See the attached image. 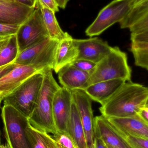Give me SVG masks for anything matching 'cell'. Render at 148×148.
I'll return each mask as SVG.
<instances>
[{"label": "cell", "mask_w": 148, "mask_h": 148, "mask_svg": "<svg viewBox=\"0 0 148 148\" xmlns=\"http://www.w3.org/2000/svg\"><path fill=\"white\" fill-rule=\"evenodd\" d=\"M147 87L126 82L105 103L100 110L106 118H123L137 116L140 110L148 104Z\"/></svg>", "instance_id": "6da1fadb"}, {"label": "cell", "mask_w": 148, "mask_h": 148, "mask_svg": "<svg viewBox=\"0 0 148 148\" xmlns=\"http://www.w3.org/2000/svg\"><path fill=\"white\" fill-rule=\"evenodd\" d=\"M43 80L36 106L28 118L30 126L36 129L55 134L57 133L53 114V101L61 88L53 76L52 69L43 71Z\"/></svg>", "instance_id": "7a4b0ae2"}, {"label": "cell", "mask_w": 148, "mask_h": 148, "mask_svg": "<svg viewBox=\"0 0 148 148\" xmlns=\"http://www.w3.org/2000/svg\"><path fill=\"white\" fill-rule=\"evenodd\" d=\"M131 75L132 70L129 66L126 53L118 47H114L108 54L97 63L87 87L98 82L117 78L128 82L131 81Z\"/></svg>", "instance_id": "3957f363"}, {"label": "cell", "mask_w": 148, "mask_h": 148, "mask_svg": "<svg viewBox=\"0 0 148 148\" xmlns=\"http://www.w3.org/2000/svg\"><path fill=\"white\" fill-rule=\"evenodd\" d=\"M43 80V72L34 74L3 98V104L12 106L28 118L36 106Z\"/></svg>", "instance_id": "277c9868"}, {"label": "cell", "mask_w": 148, "mask_h": 148, "mask_svg": "<svg viewBox=\"0 0 148 148\" xmlns=\"http://www.w3.org/2000/svg\"><path fill=\"white\" fill-rule=\"evenodd\" d=\"M4 136L10 148H34L26 132L28 117L12 106L3 104L1 114Z\"/></svg>", "instance_id": "5b68a950"}, {"label": "cell", "mask_w": 148, "mask_h": 148, "mask_svg": "<svg viewBox=\"0 0 148 148\" xmlns=\"http://www.w3.org/2000/svg\"><path fill=\"white\" fill-rule=\"evenodd\" d=\"M59 42L48 37L19 53L14 63L30 66L39 72L54 70Z\"/></svg>", "instance_id": "8992f818"}, {"label": "cell", "mask_w": 148, "mask_h": 148, "mask_svg": "<svg viewBox=\"0 0 148 148\" xmlns=\"http://www.w3.org/2000/svg\"><path fill=\"white\" fill-rule=\"evenodd\" d=\"M134 0H114L99 12L94 22L87 29L85 33L92 37L102 34L116 23L124 19L131 9Z\"/></svg>", "instance_id": "52a82bcc"}, {"label": "cell", "mask_w": 148, "mask_h": 148, "mask_svg": "<svg viewBox=\"0 0 148 148\" xmlns=\"http://www.w3.org/2000/svg\"><path fill=\"white\" fill-rule=\"evenodd\" d=\"M16 36L19 53L49 37L39 7L36 6L32 14L21 24Z\"/></svg>", "instance_id": "ba28073f"}, {"label": "cell", "mask_w": 148, "mask_h": 148, "mask_svg": "<svg viewBox=\"0 0 148 148\" xmlns=\"http://www.w3.org/2000/svg\"><path fill=\"white\" fill-rule=\"evenodd\" d=\"M73 101L75 103L82 123L87 148H94V117L92 100L81 89L72 90Z\"/></svg>", "instance_id": "9c48e42d"}, {"label": "cell", "mask_w": 148, "mask_h": 148, "mask_svg": "<svg viewBox=\"0 0 148 148\" xmlns=\"http://www.w3.org/2000/svg\"><path fill=\"white\" fill-rule=\"evenodd\" d=\"M72 90L61 87L53 101V114L57 133H68L67 125L73 102Z\"/></svg>", "instance_id": "30bf717a"}, {"label": "cell", "mask_w": 148, "mask_h": 148, "mask_svg": "<svg viewBox=\"0 0 148 148\" xmlns=\"http://www.w3.org/2000/svg\"><path fill=\"white\" fill-rule=\"evenodd\" d=\"M78 51L77 60H86L98 63L112 49L107 41L98 37L87 39H73Z\"/></svg>", "instance_id": "8fae6325"}, {"label": "cell", "mask_w": 148, "mask_h": 148, "mask_svg": "<svg viewBox=\"0 0 148 148\" xmlns=\"http://www.w3.org/2000/svg\"><path fill=\"white\" fill-rule=\"evenodd\" d=\"M95 137L101 139L107 146L119 148H132L103 115L94 118Z\"/></svg>", "instance_id": "7c38bea8"}, {"label": "cell", "mask_w": 148, "mask_h": 148, "mask_svg": "<svg viewBox=\"0 0 148 148\" xmlns=\"http://www.w3.org/2000/svg\"><path fill=\"white\" fill-rule=\"evenodd\" d=\"M38 72L30 66L17 64L11 71L0 78V94L4 98L26 79Z\"/></svg>", "instance_id": "4fadbf2b"}, {"label": "cell", "mask_w": 148, "mask_h": 148, "mask_svg": "<svg viewBox=\"0 0 148 148\" xmlns=\"http://www.w3.org/2000/svg\"><path fill=\"white\" fill-rule=\"evenodd\" d=\"M126 81L121 78L98 82L82 89L92 101L101 105L112 97Z\"/></svg>", "instance_id": "5bb4252c"}, {"label": "cell", "mask_w": 148, "mask_h": 148, "mask_svg": "<svg viewBox=\"0 0 148 148\" xmlns=\"http://www.w3.org/2000/svg\"><path fill=\"white\" fill-rule=\"evenodd\" d=\"M35 8H29L16 1L0 0V22L21 25Z\"/></svg>", "instance_id": "9a60e30c"}, {"label": "cell", "mask_w": 148, "mask_h": 148, "mask_svg": "<svg viewBox=\"0 0 148 148\" xmlns=\"http://www.w3.org/2000/svg\"><path fill=\"white\" fill-rule=\"evenodd\" d=\"M57 74L62 87L71 90L86 88L91 75L90 73L80 70L71 64L61 69Z\"/></svg>", "instance_id": "2e32d148"}, {"label": "cell", "mask_w": 148, "mask_h": 148, "mask_svg": "<svg viewBox=\"0 0 148 148\" xmlns=\"http://www.w3.org/2000/svg\"><path fill=\"white\" fill-rule=\"evenodd\" d=\"M78 57L77 48L73 42V38L66 32L65 37L59 42L56 53L54 70L57 73L67 65H70Z\"/></svg>", "instance_id": "e0dca14e"}, {"label": "cell", "mask_w": 148, "mask_h": 148, "mask_svg": "<svg viewBox=\"0 0 148 148\" xmlns=\"http://www.w3.org/2000/svg\"><path fill=\"white\" fill-rule=\"evenodd\" d=\"M117 129L131 135L148 139V123L137 115L123 118H106Z\"/></svg>", "instance_id": "ac0fdd59"}, {"label": "cell", "mask_w": 148, "mask_h": 148, "mask_svg": "<svg viewBox=\"0 0 148 148\" xmlns=\"http://www.w3.org/2000/svg\"><path fill=\"white\" fill-rule=\"evenodd\" d=\"M131 51L137 66L148 69V30L131 34Z\"/></svg>", "instance_id": "d6986e66"}, {"label": "cell", "mask_w": 148, "mask_h": 148, "mask_svg": "<svg viewBox=\"0 0 148 148\" xmlns=\"http://www.w3.org/2000/svg\"><path fill=\"white\" fill-rule=\"evenodd\" d=\"M67 132L77 148H87L81 117L74 101L68 123Z\"/></svg>", "instance_id": "ffe728a7"}, {"label": "cell", "mask_w": 148, "mask_h": 148, "mask_svg": "<svg viewBox=\"0 0 148 148\" xmlns=\"http://www.w3.org/2000/svg\"><path fill=\"white\" fill-rule=\"evenodd\" d=\"M36 6L40 8L43 23L47 31L50 38L60 41L65 36L66 32H63L56 20L55 13L47 8L41 7L36 3Z\"/></svg>", "instance_id": "44dd1931"}, {"label": "cell", "mask_w": 148, "mask_h": 148, "mask_svg": "<svg viewBox=\"0 0 148 148\" xmlns=\"http://www.w3.org/2000/svg\"><path fill=\"white\" fill-rule=\"evenodd\" d=\"M26 132L34 148H58L54 139L46 132L36 129L30 124Z\"/></svg>", "instance_id": "7402d4cb"}, {"label": "cell", "mask_w": 148, "mask_h": 148, "mask_svg": "<svg viewBox=\"0 0 148 148\" xmlns=\"http://www.w3.org/2000/svg\"><path fill=\"white\" fill-rule=\"evenodd\" d=\"M148 15V0L134 3L126 17L119 23L121 28H129L132 25Z\"/></svg>", "instance_id": "603a6c76"}, {"label": "cell", "mask_w": 148, "mask_h": 148, "mask_svg": "<svg viewBox=\"0 0 148 148\" xmlns=\"http://www.w3.org/2000/svg\"><path fill=\"white\" fill-rule=\"evenodd\" d=\"M19 53L16 36L14 35L0 52V67L14 63Z\"/></svg>", "instance_id": "cb8c5ba5"}, {"label": "cell", "mask_w": 148, "mask_h": 148, "mask_svg": "<svg viewBox=\"0 0 148 148\" xmlns=\"http://www.w3.org/2000/svg\"><path fill=\"white\" fill-rule=\"evenodd\" d=\"M114 128L132 148H148V139L131 135Z\"/></svg>", "instance_id": "d4e9b609"}, {"label": "cell", "mask_w": 148, "mask_h": 148, "mask_svg": "<svg viewBox=\"0 0 148 148\" xmlns=\"http://www.w3.org/2000/svg\"><path fill=\"white\" fill-rule=\"evenodd\" d=\"M58 144L65 148H77L68 133H56L52 136Z\"/></svg>", "instance_id": "484cf974"}, {"label": "cell", "mask_w": 148, "mask_h": 148, "mask_svg": "<svg viewBox=\"0 0 148 148\" xmlns=\"http://www.w3.org/2000/svg\"><path fill=\"white\" fill-rule=\"evenodd\" d=\"M71 65L80 70L91 74L96 67L97 63L87 60L81 59L76 60Z\"/></svg>", "instance_id": "4316f807"}, {"label": "cell", "mask_w": 148, "mask_h": 148, "mask_svg": "<svg viewBox=\"0 0 148 148\" xmlns=\"http://www.w3.org/2000/svg\"><path fill=\"white\" fill-rule=\"evenodd\" d=\"M21 25L0 22V36L4 37L16 34Z\"/></svg>", "instance_id": "83f0119b"}, {"label": "cell", "mask_w": 148, "mask_h": 148, "mask_svg": "<svg viewBox=\"0 0 148 148\" xmlns=\"http://www.w3.org/2000/svg\"><path fill=\"white\" fill-rule=\"evenodd\" d=\"M131 33H137L148 30V15L136 23L129 28Z\"/></svg>", "instance_id": "f1b7e54d"}, {"label": "cell", "mask_w": 148, "mask_h": 148, "mask_svg": "<svg viewBox=\"0 0 148 148\" xmlns=\"http://www.w3.org/2000/svg\"><path fill=\"white\" fill-rule=\"evenodd\" d=\"M36 3L40 6L51 10L54 13L58 12L59 6L55 0H36Z\"/></svg>", "instance_id": "f546056e"}, {"label": "cell", "mask_w": 148, "mask_h": 148, "mask_svg": "<svg viewBox=\"0 0 148 148\" xmlns=\"http://www.w3.org/2000/svg\"><path fill=\"white\" fill-rule=\"evenodd\" d=\"M137 116L146 123H148V104L142 108L137 113Z\"/></svg>", "instance_id": "4dcf8cb0"}, {"label": "cell", "mask_w": 148, "mask_h": 148, "mask_svg": "<svg viewBox=\"0 0 148 148\" xmlns=\"http://www.w3.org/2000/svg\"><path fill=\"white\" fill-rule=\"evenodd\" d=\"M16 65L17 64L14 62L0 67V78L11 71Z\"/></svg>", "instance_id": "1f68e13d"}, {"label": "cell", "mask_w": 148, "mask_h": 148, "mask_svg": "<svg viewBox=\"0 0 148 148\" xmlns=\"http://www.w3.org/2000/svg\"><path fill=\"white\" fill-rule=\"evenodd\" d=\"M16 1L23 5L31 8L36 7V0H15Z\"/></svg>", "instance_id": "d6a6232c"}, {"label": "cell", "mask_w": 148, "mask_h": 148, "mask_svg": "<svg viewBox=\"0 0 148 148\" xmlns=\"http://www.w3.org/2000/svg\"><path fill=\"white\" fill-rule=\"evenodd\" d=\"M94 148H108L105 143L99 138L95 137Z\"/></svg>", "instance_id": "836d02e7"}, {"label": "cell", "mask_w": 148, "mask_h": 148, "mask_svg": "<svg viewBox=\"0 0 148 148\" xmlns=\"http://www.w3.org/2000/svg\"><path fill=\"white\" fill-rule=\"evenodd\" d=\"M11 36H4V37L0 36V52L7 44L9 39Z\"/></svg>", "instance_id": "e575fe53"}, {"label": "cell", "mask_w": 148, "mask_h": 148, "mask_svg": "<svg viewBox=\"0 0 148 148\" xmlns=\"http://www.w3.org/2000/svg\"><path fill=\"white\" fill-rule=\"evenodd\" d=\"M55 1L57 3L59 8L65 9L69 0H55Z\"/></svg>", "instance_id": "d590c367"}, {"label": "cell", "mask_w": 148, "mask_h": 148, "mask_svg": "<svg viewBox=\"0 0 148 148\" xmlns=\"http://www.w3.org/2000/svg\"><path fill=\"white\" fill-rule=\"evenodd\" d=\"M0 148H10L9 147L8 145L7 144L6 145H2V144H0Z\"/></svg>", "instance_id": "8d00e7d4"}, {"label": "cell", "mask_w": 148, "mask_h": 148, "mask_svg": "<svg viewBox=\"0 0 148 148\" xmlns=\"http://www.w3.org/2000/svg\"><path fill=\"white\" fill-rule=\"evenodd\" d=\"M144 1L145 0H134V3H138L141 2L143 1Z\"/></svg>", "instance_id": "74e56055"}, {"label": "cell", "mask_w": 148, "mask_h": 148, "mask_svg": "<svg viewBox=\"0 0 148 148\" xmlns=\"http://www.w3.org/2000/svg\"><path fill=\"white\" fill-rule=\"evenodd\" d=\"M3 100V97L0 94V106H1V101Z\"/></svg>", "instance_id": "f35d334b"}, {"label": "cell", "mask_w": 148, "mask_h": 148, "mask_svg": "<svg viewBox=\"0 0 148 148\" xmlns=\"http://www.w3.org/2000/svg\"><path fill=\"white\" fill-rule=\"evenodd\" d=\"M57 146H58V148H65L64 147H62L61 145H59V144H58V143H57Z\"/></svg>", "instance_id": "ab89813d"}, {"label": "cell", "mask_w": 148, "mask_h": 148, "mask_svg": "<svg viewBox=\"0 0 148 148\" xmlns=\"http://www.w3.org/2000/svg\"><path fill=\"white\" fill-rule=\"evenodd\" d=\"M107 146V145H106ZM108 148H119L116 147H110V146H107Z\"/></svg>", "instance_id": "60d3db41"}, {"label": "cell", "mask_w": 148, "mask_h": 148, "mask_svg": "<svg viewBox=\"0 0 148 148\" xmlns=\"http://www.w3.org/2000/svg\"><path fill=\"white\" fill-rule=\"evenodd\" d=\"M1 131L0 130V144H1Z\"/></svg>", "instance_id": "b9f144b4"}, {"label": "cell", "mask_w": 148, "mask_h": 148, "mask_svg": "<svg viewBox=\"0 0 148 148\" xmlns=\"http://www.w3.org/2000/svg\"><path fill=\"white\" fill-rule=\"evenodd\" d=\"M8 1H16L15 0H8Z\"/></svg>", "instance_id": "7bdbcfd3"}]
</instances>
